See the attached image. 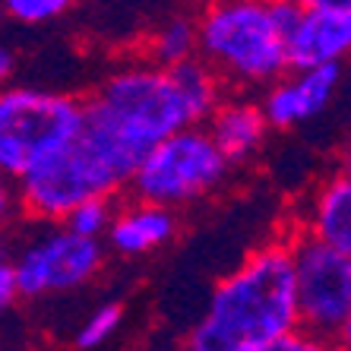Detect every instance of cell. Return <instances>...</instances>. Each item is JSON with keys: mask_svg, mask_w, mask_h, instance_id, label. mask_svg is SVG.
I'll return each mask as SVG.
<instances>
[{"mask_svg": "<svg viewBox=\"0 0 351 351\" xmlns=\"http://www.w3.org/2000/svg\"><path fill=\"white\" fill-rule=\"evenodd\" d=\"M294 329H301V313L291 244L272 241L250 250L213 288L184 351H269Z\"/></svg>", "mask_w": 351, "mask_h": 351, "instance_id": "6da1fadb", "label": "cell"}, {"mask_svg": "<svg viewBox=\"0 0 351 351\" xmlns=\"http://www.w3.org/2000/svg\"><path fill=\"white\" fill-rule=\"evenodd\" d=\"M199 58L221 76V82L276 86L285 80L288 41L272 19L269 0H225L206 7L199 16Z\"/></svg>", "mask_w": 351, "mask_h": 351, "instance_id": "7a4b0ae2", "label": "cell"}, {"mask_svg": "<svg viewBox=\"0 0 351 351\" xmlns=\"http://www.w3.org/2000/svg\"><path fill=\"white\" fill-rule=\"evenodd\" d=\"M86 108L143 152H152L174 133L196 127L174 73L156 64L108 73L86 98Z\"/></svg>", "mask_w": 351, "mask_h": 351, "instance_id": "3957f363", "label": "cell"}, {"mask_svg": "<svg viewBox=\"0 0 351 351\" xmlns=\"http://www.w3.org/2000/svg\"><path fill=\"white\" fill-rule=\"evenodd\" d=\"M86 123V98L10 86L0 95V171L19 180L38 162L76 143Z\"/></svg>", "mask_w": 351, "mask_h": 351, "instance_id": "277c9868", "label": "cell"}, {"mask_svg": "<svg viewBox=\"0 0 351 351\" xmlns=\"http://www.w3.org/2000/svg\"><path fill=\"white\" fill-rule=\"evenodd\" d=\"M228 158L219 152L209 130L187 127L149 152L130 190L139 203H152L174 213L178 206H190L215 193L221 180L228 178Z\"/></svg>", "mask_w": 351, "mask_h": 351, "instance_id": "5b68a950", "label": "cell"}, {"mask_svg": "<svg viewBox=\"0 0 351 351\" xmlns=\"http://www.w3.org/2000/svg\"><path fill=\"white\" fill-rule=\"evenodd\" d=\"M123 184L82 146L80 136L58 156L38 162L29 174L16 180V199L29 219L35 221H60L86 199H114Z\"/></svg>", "mask_w": 351, "mask_h": 351, "instance_id": "8992f818", "label": "cell"}, {"mask_svg": "<svg viewBox=\"0 0 351 351\" xmlns=\"http://www.w3.org/2000/svg\"><path fill=\"white\" fill-rule=\"evenodd\" d=\"M294 288H298V313L301 329L335 339L342 335L351 317V260L332 247L313 241L311 234H294Z\"/></svg>", "mask_w": 351, "mask_h": 351, "instance_id": "52a82bcc", "label": "cell"}, {"mask_svg": "<svg viewBox=\"0 0 351 351\" xmlns=\"http://www.w3.org/2000/svg\"><path fill=\"white\" fill-rule=\"evenodd\" d=\"M105 263V250L98 241L76 237L73 231L51 228L32 237L23 247V254L13 260L23 298H41V294H60L86 285Z\"/></svg>", "mask_w": 351, "mask_h": 351, "instance_id": "ba28073f", "label": "cell"}, {"mask_svg": "<svg viewBox=\"0 0 351 351\" xmlns=\"http://www.w3.org/2000/svg\"><path fill=\"white\" fill-rule=\"evenodd\" d=\"M351 58V0H304V19L288 41L291 70L342 64Z\"/></svg>", "mask_w": 351, "mask_h": 351, "instance_id": "9c48e42d", "label": "cell"}, {"mask_svg": "<svg viewBox=\"0 0 351 351\" xmlns=\"http://www.w3.org/2000/svg\"><path fill=\"white\" fill-rule=\"evenodd\" d=\"M339 82H342V64L288 73L285 80L263 92V114L272 130H294L326 111L339 92Z\"/></svg>", "mask_w": 351, "mask_h": 351, "instance_id": "30bf717a", "label": "cell"}, {"mask_svg": "<svg viewBox=\"0 0 351 351\" xmlns=\"http://www.w3.org/2000/svg\"><path fill=\"white\" fill-rule=\"evenodd\" d=\"M304 234L351 260V178L342 171L317 184L304 213Z\"/></svg>", "mask_w": 351, "mask_h": 351, "instance_id": "8fae6325", "label": "cell"}, {"mask_svg": "<svg viewBox=\"0 0 351 351\" xmlns=\"http://www.w3.org/2000/svg\"><path fill=\"white\" fill-rule=\"evenodd\" d=\"M206 130L215 139L221 156L228 158V165H241L263 149L266 133H269V121L263 114V105L234 98L215 111L213 121L206 123Z\"/></svg>", "mask_w": 351, "mask_h": 351, "instance_id": "7c38bea8", "label": "cell"}, {"mask_svg": "<svg viewBox=\"0 0 351 351\" xmlns=\"http://www.w3.org/2000/svg\"><path fill=\"white\" fill-rule=\"evenodd\" d=\"M174 231H178V219L171 209L133 199V203L117 209L114 225L108 231V244L123 256H143L156 247L168 244Z\"/></svg>", "mask_w": 351, "mask_h": 351, "instance_id": "4fadbf2b", "label": "cell"}, {"mask_svg": "<svg viewBox=\"0 0 351 351\" xmlns=\"http://www.w3.org/2000/svg\"><path fill=\"white\" fill-rule=\"evenodd\" d=\"M149 64L162 66V70H174V66L187 64V60L199 58V25L190 16H171L158 25L146 41Z\"/></svg>", "mask_w": 351, "mask_h": 351, "instance_id": "5bb4252c", "label": "cell"}, {"mask_svg": "<svg viewBox=\"0 0 351 351\" xmlns=\"http://www.w3.org/2000/svg\"><path fill=\"white\" fill-rule=\"evenodd\" d=\"M114 199H86L82 206H76L73 213L66 215L64 228L73 231L76 237H86V241H98L101 234H108L111 231V225H114Z\"/></svg>", "mask_w": 351, "mask_h": 351, "instance_id": "9a60e30c", "label": "cell"}, {"mask_svg": "<svg viewBox=\"0 0 351 351\" xmlns=\"http://www.w3.org/2000/svg\"><path fill=\"white\" fill-rule=\"evenodd\" d=\"M121 319H123L121 304H101V307H95V311L86 317V323L80 326V332H76V339H73L76 348L89 351V348H98L101 342H108V339L117 332Z\"/></svg>", "mask_w": 351, "mask_h": 351, "instance_id": "2e32d148", "label": "cell"}, {"mask_svg": "<svg viewBox=\"0 0 351 351\" xmlns=\"http://www.w3.org/2000/svg\"><path fill=\"white\" fill-rule=\"evenodd\" d=\"M66 10H70L66 0H3V13L25 25L51 23V19L64 16Z\"/></svg>", "mask_w": 351, "mask_h": 351, "instance_id": "e0dca14e", "label": "cell"}, {"mask_svg": "<svg viewBox=\"0 0 351 351\" xmlns=\"http://www.w3.org/2000/svg\"><path fill=\"white\" fill-rule=\"evenodd\" d=\"M269 351H342V345L335 342V339L311 332V329H294L291 335L276 342Z\"/></svg>", "mask_w": 351, "mask_h": 351, "instance_id": "ac0fdd59", "label": "cell"}, {"mask_svg": "<svg viewBox=\"0 0 351 351\" xmlns=\"http://www.w3.org/2000/svg\"><path fill=\"white\" fill-rule=\"evenodd\" d=\"M269 7L278 32L285 35V41H291V35L298 32V25L304 19V3H298V0H269Z\"/></svg>", "mask_w": 351, "mask_h": 351, "instance_id": "d6986e66", "label": "cell"}, {"mask_svg": "<svg viewBox=\"0 0 351 351\" xmlns=\"http://www.w3.org/2000/svg\"><path fill=\"white\" fill-rule=\"evenodd\" d=\"M19 298V278H16V266L10 260L0 263V307H10V304Z\"/></svg>", "mask_w": 351, "mask_h": 351, "instance_id": "ffe728a7", "label": "cell"}, {"mask_svg": "<svg viewBox=\"0 0 351 351\" xmlns=\"http://www.w3.org/2000/svg\"><path fill=\"white\" fill-rule=\"evenodd\" d=\"M13 70H16V58H13V51L3 45V48H0V80H10Z\"/></svg>", "mask_w": 351, "mask_h": 351, "instance_id": "44dd1931", "label": "cell"}, {"mask_svg": "<svg viewBox=\"0 0 351 351\" xmlns=\"http://www.w3.org/2000/svg\"><path fill=\"white\" fill-rule=\"evenodd\" d=\"M339 171L351 178V133L345 136L342 146H339Z\"/></svg>", "mask_w": 351, "mask_h": 351, "instance_id": "7402d4cb", "label": "cell"}, {"mask_svg": "<svg viewBox=\"0 0 351 351\" xmlns=\"http://www.w3.org/2000/svg\"><path fill=\"white\" fill-rule=\"evenodd\" d=\"M339 345H342V351H351V317H348V323H345L342 335H339Z\"/></svg>", "mask_w": 351, "mask_h": 351, "instance_id": "603a6c76", "label": "cell"}]
</instances>
